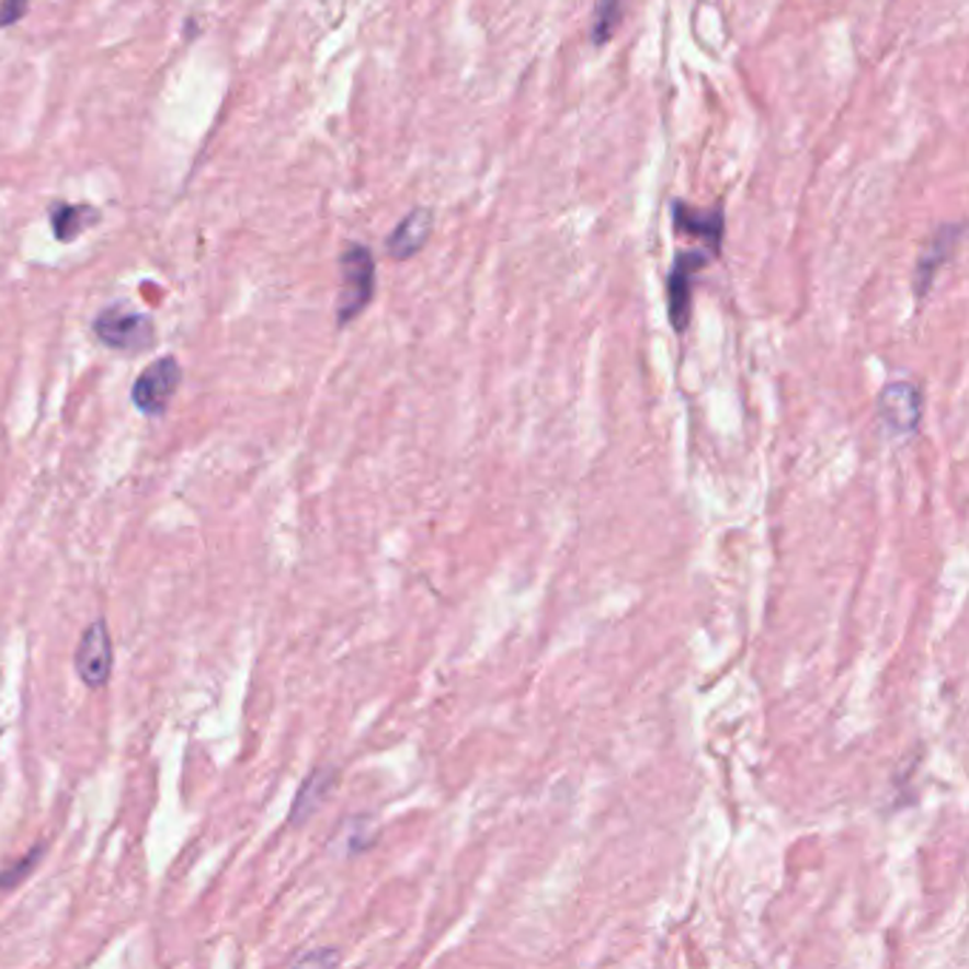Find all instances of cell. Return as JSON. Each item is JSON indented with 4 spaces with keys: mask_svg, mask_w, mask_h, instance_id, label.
<instances>
[{
    "mask_svg": "<svg viewBox=\"0 0 969 969\" xmlns=\"http://www.w3.org/2000/svg\"><path fill=\"white\" fill-rule=\"evenodd\" d=\"M339 271H342V287H339V305H335V319L339 324L362 316V310L373 301L376 294V259H373L367 244H347L339 256Z\"/></svg>",
    "mask_w": 969,
    "mask_h": 969,
    "instance_id": "1",
    "label": "cell"
},
{
    "mask_svg": "<svg viewBox=\"0 0 969 969\" xmlns=\"http://www.w3.org/2000/svg\"><path fill=\"white\" fill-rule=\"evenodd\" d=\"M879 426L890 438H907L919 433L924 415V392L913 381H890L876 401Z\"/></svg>",
    "mask_w": 969,
    "mask_h": 969,
    "instance_id": "2",
    "label": "cell"
},
{
    "mask_svg": "<svg viewBox=\"0 0 969 969\" xmlns=\"http://www.w3.org/2000/svg\"><path fill=\"white\" fill-rule=\"evenodd\" d=\"M94 335L119 353H140L153 344V324L128 305H112L94 319Z\"/></svg>",
    "mask_w": 969,
    "mask_h": 969,
    "instance_id": "3",
    "label": "cell"
},
{
    "mask_svg": "<svg viewBox=\"0 0 969 969\" xmlns=\"http://www.w3.org/2000/svg\"><path fill=\"white\" fill-rule=\"evenodd\" d=\"M714 262V256L705 248H694V251L676 253L674 265H671L669 282H665V290H669V321L676 333H685L691 321V296H694V280L703 267H708Z\"/></svg>",
    "mask_w": 969,
    "mask_h": 969,
    "instance_id": "4",
    "label": "cell"
},
{
    "mask_svg": "<svg viewBox=\"0 0 969 969\" xmlns=\"http://www.w3.org/2000/svg\"><path fill=\"white\" fill-rule=\"evenodd\" d=\"M182 381V367L174 356L157 358L140 373V378L134 381L132 401L140 412H146L148 419H157L168 410V401L174 398L176 387Z\"/></svg>",
    "mask_w": 969,
    "mask_h": 969,
    "instance_id": "5",
    "label": "cell"
},
{
    "mask_svg": "<svg viewBox=\"0 0 969 969\" xmlns=\"http://www.w3.org/2000/svg\"><path fill=\"white\" fill-rule=\"evenodd\" d=\"M114 665V651H112V637H109V626L103 620L91 623L83 631V640L75 651V669L80 674L89 688H103L112 676Z\"/></svg>",
    "mask_w": 969,
    "mask_h": 969,
    "instance_id": "6",
    "label": "cell"
},
{
    "mask_svg": "<svg viewBox=\"0 0 969 969\" xmlns=\"http://www.w3.org/2000/svg\"><path fill=\"white\" fill-rule=\"evenodd\" d=\"M671 219H674V228L680 233H688V237L703 239V248L711 253L714 259L722 253V239H726V214L719 205L708 210H699L694 205L683 203V200H674L671 203Z\"/></svg>",
    "mask_w": 969,
    "mask_h": 969,
    "instance_id": "7",
    "label": "cell"
},
{
    "mask_svg": "<svg viewBox=\"0 0 969 969\" xmlns=\"http://www.w3.org/2000/svg\"><path fill=\"white\" fill-rule=\"evenodd\" d=\"M961 233H964L961 223L942 225V228L933 233V239L924 244V251H921L919 256V265H915V280H913L915 296H919V299H924V296L930 294V287H933L935 276H938V267L953 259L958 242H961Z\"/></svg>",
    "mask_w": 969,
    "mask_h": 969,
    "instance_id": "8",
    "label": "cell"
},
{
    "mask_svg": "<svg viewBox=\"0 0 969 969\" xmlns=\"http://www.w3.org/2000/svg\"><path fill=\"white\" fill-rule=\"evenodd\" d=\"M433 210L430 208H412L401 223L396 225L390 237H387V253L392 259H412L415 253L430 242L433 237Z\"/></svg>",
    "mask_w": 969,
    "mask_h": 969,
    "instance_id": "9",
    "label": "cell"
},
{
    "mask_svg": "<svg viewBox=\"0 0 969 969\" xmlns=\"http://www.w3.org/2000/svg\"><path fill=\"white\" fill-rule=\"evenodd\" d=\"M52 228H55V237L60 242H71L83 233L89 225L100 223V210L94 205H66L57 203L49 210Z\"/></svg>",
    "mask_w": 969,
    "mask_h": 969,
    "instance_id": "10",
    "label": "cell"
},
{
    "mask_svg": "<svg viewBox=\"0 0 969 969\" xmlns=\"http://www.w3.org/2000/svg\"><path fill=\"white\" fill-rule=\"evenodd\" d=\"M626 18V0H597L592 14V26H589V43L592 46H606L620 29Z\"/></svg>",
    "mask_w": 969,
    "mask_h": 969,
    "instance_id": "11",
    "label": "cell"
},
{
    "mask_svg": "<svg viewBox=\"0 0 969 969\" xmlns=\"http://www.w3.org/2000/svg\"><path fill=\"white\" fill-rule=\"evenodd\" d=\"M330 785H333V771H316V774L305 782V788L299 790V796H296L290 822H305V819L319 808L321 799L330 794Z\"/></svg>",
    "mask_w": 969,
    "mask_h": 969,
    "instance_id": "12",
    "label": "cell"
},
{
    "mask_svg": "<svg viewBox=\"0 0 969 969\" xmlns=\"http://www.w3.org/2000/svg\"><path fill=\"white\" fill-rule=\"evenodd\" d=\"M41 853H43V847H41V844H37L35 851L29 853V856H23L21 862H18V865H12V867H9V870L0 873V887H3V890H12V887L21 885V881L26 879L29 873L35 870L37 865H41Z\"/></svg>",
    "mask_w": 969,
    "mask_h": 969,
    "instance_id": "13",
    "label": "cell"
},
{
    "mask_svg": "<svg viewBox=\"0 0 969 969\" xmlns=\"http://www.w3.org/2000/svg\"><path fill=\"white\" fill-rule=\"evenodd\" d=\"M29 12V0H0V29L14 26Z\"/></svg>",
    "mask_w": 969,
    "mask_h": 969,
    "instance_id": "14",
    "label": "cell"
},
{
    "mask_svg": "<svg viewBox=\"0 0 969 969\" xmlns=\"http://www.w3.org/2000/svg\"><path fill=\"white\" fill-rule=\"evenodd\" d=\"M339 956L335 953H316V956H301L296 958V964H335Z\"/></svg>",
    "mask_w": 969,
    "mask_h": 969,
    "instance_id": "15",
    "label": "cell"
}]
</instances>
